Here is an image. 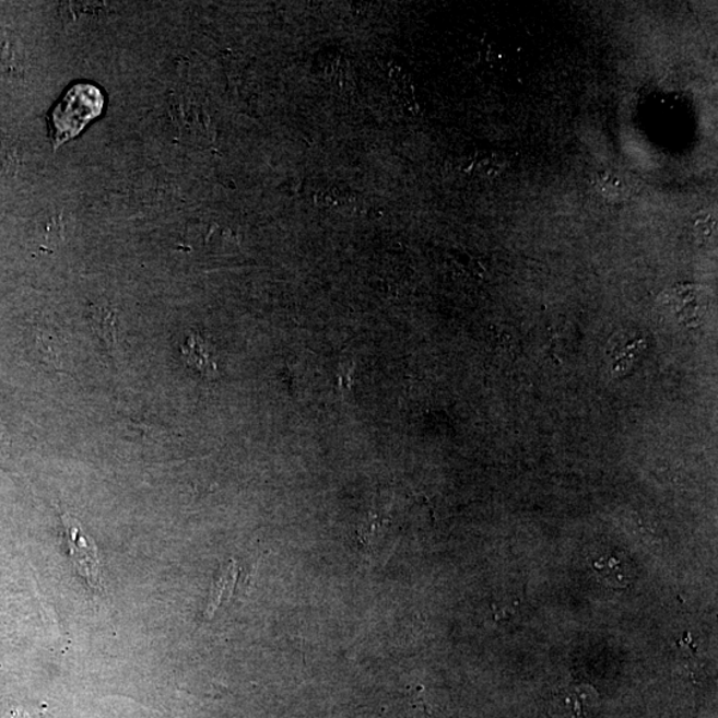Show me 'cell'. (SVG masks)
<instances>
[{"label":"cell","mask_w":718,"mask_h":718,"mask_svg":"<svg viewBox=\"0 0 718 718\" xmlns=\"http://www.w3.org/2000/svg\"><path fill=\"white\" fill-rule=\"evenodd\" d=\"M92 329L99 336V339L106 343L108 348L114 346L116 342V325L115 317L110 313L103 310L94 311L91 315Z\"/></svg>","instance_id":"cell-6"},{"label":"cell","mask_w":718,"mask_h":718,"mask_svg":"<svg viewBox=\"0 0 718 718\" xmlns=\"http://www.w3.org/2000/svg\"><path fill=\"white\" fill-rule=\"evenodd\" d=\"M598 707V692L588 684L569 685L558 692L554 699V710L558 718H592Z\"/></svg>","instance_id":"cell-3"},{"label":"cell","mask_w":718,"mask_h":718,"mask_svg":"<svg viewBox=\"0 0 718 718\" xmlns=\"http://www.w3.org/2000/svg\"><path fill=\"white\" fill-rule=\"evenodd\" d=\"M183 357L189 367H193L201 376L213 378L217 376V366L212 360L210 349L199 336H190L183 348Z\"/></svg>","instance_id":"cell-5"},{"label":"cell","mask_w":718,"mask_h":718,"mask_svg":"<svg viewBox=\"0 0 718 718\" xmlns=\"http://www.w3.org/2000/svg\"><path fill=\"white\" fill-rule=\"evenodd\" d=\"M103 108L104 95L95 84L78 83L67 90L50 115L55 149L78 137L89 122L99 118Z\"/></svg>","instance_id":"cell-1"},{"label":"cell","mask_w":718,"mask_h":718,"mask_svg":"<svg viewBox=\"0 0 718 718\" xmlns=\"http://www.w3.org/2000/svg\"><path fill=\"white\" fill-rule=\"evenodd\" d=\"M593 569L599 579L613 589L627 588L635 578L634 566L623 552L601 556L593 563Z\"/></svg>","instance_id":"cell-4"},{"label":"cell","mask_w":718,"mask_h":718,"mask_svg":"<svg viewBox=\"0 0 718 718\" xmlns=\"http://www.w3.org/2000/svg\"><path fill=\"white\" fill-rule=\"evenodd\" d=\"M622 180L612 175H604L599 181V190L605 199L611 201H620L624 199L625 188Z\"/></svg>","instance_id":"cell-7"},{"label":"cell","mask_w":718,"mask_h":718,"mask_svg":"<svg viewBox=\"0 0 718 718\" xmlns=\"http://www.w3.org/2000/svg\"><path fill=\"white\" fill-rule=\"evenodd\" d=\"M66 537L69 540L70 556L80 576H83L92 588H103L102 564L94 540L84 531L83 526L70 514L61 515Z\"/></svg>","instance_id":"cell-2"}]
</instances>
